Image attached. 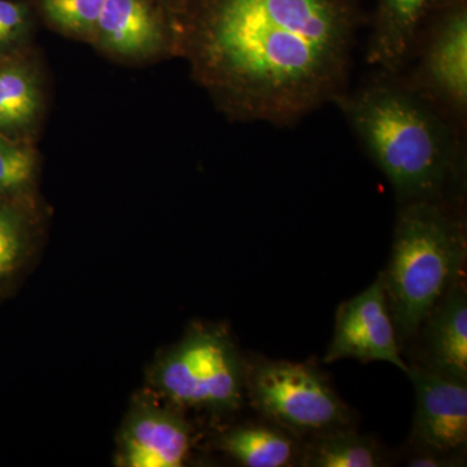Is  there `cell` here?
<instances>
[{"instance_id": "18", "label": "cell", "mask_w": 467, "mask_h": 467, "mask_svg": "<svg viewBox=\"0 0 467 467\" xmlns=\"http://www.w3.org/2000/svg\"><path fill=\"white\" fill-rule=\"evenodd\" d=\"M39 5L57 32L91 43L104 0H39Z\"/></svg>"}, {"instance_id": "12", "label": "cell", "mask_w": 467, "mask_h": 467, "mask_svg": "<svg viewBox=\"0 0 467 467\" xmlns=\"http://www.w3.org/2000/svg\"><path fill=\"white\" fill-rule=\"evenodd\" d=\"M43 109L41 79L32 64L11 51L0 52V133L27 140Z\"/></svg>"}, {"instance_id": "14", "label": "cell", "mask_w": 467, "mask_h": 467, "mask_svg": "<svg viewBox=\"0 0 467 467\" xmlns=\"http://www.w3.org/2000/svg\"><path fill=\"white\" fill-rule=\"evenodd\" d=\"M221 448L247 467L287 466L294 459V442L279 430L267 426H242L221 438Z\"/></svg>"}, {"instance_id": "8", "label": "cell", "mask_w": 467, "mask_h": 467, "mask_svg": "<svg viewBox=\"0 0 467 467\" xmlns=\"http://www.w3.org/2000/svg\"><path fill=\"white\" fill-rule=\"evenodd\" d=\"M343 358L389 362L408 373V365L402 361L396 340L382 275L337 309L333 339L325 361Z\"/></svg>"}, {"instance_id": "9", "label": "cell", "mask_w": 467, "mask_h": 467, "mask_svg": "<svg viewBox=\"0 0 467 467\" xmlns=\"http://www.w3.org/2000/svg\"><path fill=\"white\" fill-rule=\"evenodd\" d=\"M192 450V427L177 411L140 398L133 402L117 441V465L180 467Z\"/></svg>"}, {"instance_id": "19", "label": "cell", "mask_w": 467, "mask_h": 467, "mask_svg": "<svg viewBox=\"0 0 467 467\" xmlns=\"http://www.w3.org/2000/svg\"><path fill=\"white\" fill-rule=\"evenodd\" d=\"M30 12L23 3L0 0V52H9L30 32Z\"/></svg>"}, {"instance_id": "10", "label": "cell", "mask_w": 467, "mask_h": 467, "mask_svg": "<svg viewBox=\"0 0 467 467\" xmlns=\"http://www.w3.org/2000/svg\"><path fill=\"white\" fill-rule=\"evenodd\" d=\"M416 389L413 441L432 453H450L467 442V386L432 370L409 368Z\"/></svg>"}, {"instance_id": "5", "label": "cell", "mask_w": 467, "mask_h": 467, "mask_svg": "<svg viewBox=\"0 0 467 467\" xmlns=\"http://www.w3.org/2000/svg\"><path fill=\"white\" fill-rule=\"evenodd\" d=\"M252 401L264 416L297 432H326L347 423L339 396L303 364L269 361L248 376Z\"/></svg>"}, {"instance_id": "7", "label": "cell", "mask_w": 467, "mask_h": 467, "mask_svg": "<svg viewBox=\"0 0 467 467\" xmlns=\"http://www.w3.org/2000/svg\"><path fill=\"white\" fill-rule=\"evenodd\" d=\"M91 43L129 61L177 55L175 18L159 0H104Z\"/></svg>"}, {"instance_id": "17", "label": "cell", "mask_w": 467, "mask_h": 467, "mask_svg": "<svg viewBox=\"0 0 467 467\" xmlns=\"http://www.w3.org/2000/svg\"><path fill=\"white\" fill-rule=\"evenodd\" d=\"M304 466L377 467L382 465L377 445L348 431L327 432L310 445Z\"/></svg>"}, {"instance_id": "3", "label": "cell", "mask_w": 467, "mask_h": 467, "mask_svg": "<svg viewBox=\"0 0 467 467\" xmlns=\"http://www.w3.org/2000/svg\"><path fill=\"white\" fill-rule=\"evenodd\" d=\"M463 257L462 223L441 199L401 204L391 259L382 276L395 330L404 339L417 333L454 285Z\"/></svg>"}, {"instance_id": "13", "label": "cell", "mask_w": 467, "mask_h": 467, "mask_svg": "<svg viewBox=\"0 0 467 467\" xmlns=\"http://www.w3.org/2000/svg\"><path fill=\"white\" fill-rule=\"evenodd\" d=\"M426 350L430 370L467 383V297L465 288L453 285L441 306L430 313Z\"/></svg>"}, {"instance_id": "4", "label": "cell", "mask_w": 467, "mask_h": 467, "mask_svg": "<svg viewBox=\"0 0 467 467\" xmlns=\"http://www.w3.org/2000/svg\"><path fill=\"white\" fill-rule=\"evenodd\" d=\"M150 380L178 407L225 413L241 407L244 370L225 330L199 327L160 358Z\"/></svg>"}, {"instance_id": "2", "label": "cell", "mask_w": 467, "mask_h": 467, "mask_svg": "<svg viewBox=\"0 0 467 467\" xmlns=\"http://www.w3.org/2000/svg\"><path fill=\"white\" fill-rule=\"evenodd\" d=\"M334 104L401 204L441 199L462 167L465 133L404 73L378 69Z\"/></svg>"}, {"instance_id": "11", "label": "cell", "mask_w": 467, "mask_h": 467, "mask_svg": "<svg viewBox=\"0 0 467 467\" xmlns=\"http://www.w3.org/2000/svg\"><path fill=\"white\" fill-rule=\"evenodd\" d=\"M456 0H379L367 57L386 72H402L410 64L427 26Z\"/></svg>"}, {"instance_id": "16", "label": "cell", "mask_w": 467, "mask_h": 467, "mask_svg": "<svg viewBox=\"0 0 467 467\" xmlns=\"http://www.w3.org/2000/svg\"><path fill=\"white\" fill-rule=\"evenodd\" d=\"M39 159L26 140L0 133V199L36 207Z\"/></svg>"}, {"instance_id": "6", "label": "cell", "mask_w": 467, "mask_h": 467, "mask_svg": "<svg viewBox=\"0 0 467 467\" xmlns=\"http://www.w3.org/2000/svg\"><path fill=\"white\" fill-rule=\"evenodd\" d=\"M404 73L461 131L467 119V8L456 0L431 21ZM409 64V66H410ZM408 66V67H409Z\"/></svg>"}, {"instance_id": "15", "label": "cell", "mask_w": 467, "mask_h": 467, "mask_svg": "<svg viewBox=\"0 0 467 467\" xmlns=\"http://www.w3.org/2000/svg\"><path fill=\"white\" fill-rule=\"evenodd\" d=\"M34 208L0 199V290L18 275L32 254Z\"/></svg>"}, {"instance_id": "20", "label": "cell", "mask_w": 467, "mask_h": 467, "mask_svg": "<svg viewBox=\"0 0 467 467\" xmlns=\"http://www.w3.org/2000/svg\"><path fill=\"white\" fill-rule=\"evenodd\" d=\"M447 461L442 459H438L432 454V451H425L423 454H420V456L414 457V459L409 460V466H416V467H439L444 466Z\"/></svg>"}, {"instance_id": "1", "label": "cell", "mask_w": 467, "mask_h": 467, "mask_svg": "<svg viewBox=\"0 0 467 467\" xmlns=\"http://www.w3.org/2000/svg\"><path fill=\"white\" fill-rule=\"evenodd\" d=\"M356 0H184L178 51L234 121L292 126L348 88Z\"/></svg>"}, {"instance_id": "21", "label": "cell", "mask_w": 467, "mask_h": 467, "mask_svg": "<svg viewBox=\"0 0 467 467\" xmlns=\"http://www.w3.org/2000/svg\"><path fill=\"white\" fill-rule=\"evenodd\" d=\"M159 2L167 8L169 14L173 17L180 14L184 5V0H159Z\"/></svg>"}]
</instances>
